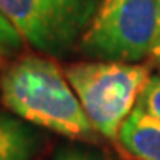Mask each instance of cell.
Segmentation results:
<instances>
[{"label":"cell","mask_w":160,"mask_h":160,"mask_svg":"<svg viewBox=\"0 0 160 160\" xmlns=\"http://www.w3.org/2000/svg\"><path fill=\"white\" fill-rule=\"evenodd\" d=\"M102 0H0V11L27 45L48 57L78 48Z\"/></svg>","instance_id":"277c9868"},{"label":"cell","mask_w":160,"mask_h":160,"mask_svg":"<svg viewBox=\"0 0 160 160\" xmlns=\"http://www.w3.org/2000/svg\"><path fill=\"white\" fill-rule=\"evenodd\" d=\"M158 23V0H102L80 41L86 57L141 62L151 57Z\"/></svg>","instance_id":"3957f363"},{"label":"cell","mask_w":160,"mask_h":160,"mask_svg":"<svg viewBox=\"0 0 160 160\" xmlns=\"http://www.w3.org/2000/svg\"><path fill=\"white\" fill-rule=\"evenodd\" d=\"M25 45L27 43L16 30V27L0 11V59L18 57Z\"/></svg>","instance_id":"52a82bcc"},{"label":"cell","mask_w":160,"mask_h":160,"mask_svg":"<svg viewBox=\"0 0 160 160\" xmlns=\"http://www.w3.org/2000/svg\"><path fill=\"white\" fill-rule=\"evenodd\" d=\"M0 100L9 112L32 126L71 141L89 142L98 132L77 92L48 55H20L0 75Z\"/></svg>","instance_id":"6da1fadb"},{"label":"cell","mask_w":160,"mask_h":160,"mask_svg":"<svg viewBox=\"0 0 160 160\" xmlns=\"http://www.w3.org/2000/svg\"><path fill=\"white\" fill-rule=\"evenodd\" d=\"M151 59L157 64H160V0H158V23H157V38H155V46L151 52Z\"/></svg>","instance_id":"30bf717a"},{"label":"cell","mask_w":160,"mask_h":160,"mask_svg":"<svg viewBox=\"0 0 160 160\" xmlns=\"http://www.w3.org/2000/svg\"><path fill=\"white\" fill-rule=\"evenodd\" d=\"M116 139L133 158L160 160V119L141 105L123 121Z\"/></svg>","instance_id":"5b68a950"},{"label":"cell","mask_w":160,"mask_h":160,"mask_svg":"<svg viewBox=\"0 0 160 160\" xmlns=\"http://www.w3.org/2000/svg\"><path fill=\"white\" fill-rule=\"evenodd\" d=\"M0 75H2V73H0Z\"/></svg>","instance_id":"8fae6325"},{"label":"cell","mask_w":160,"mask_h":160,"mask_svg":"<svg viewBox=\"0 0 160 160\" xmlns=\"http://www.w3.org/2000/svg\"><path fill=\"white\" fill-rule=\"evenodd\" d=\"M144 110H148L149 114L160 119V75H151L148 84L141 92L139 103Z\"/></svg>","instance_id":"9c48e42d"},{"label":"cell","mask_w":160,"mask_h":160,"mask_svg":"<svg viewBox=\"0 0 160 160\" xmlns=\"http://www.w3.org/2000/svg\"><path fill=\"white\" fill-rule=\"evenodd\" d=\"M39 146L36 126L14 114L0 112V160H32Z\"/></svg>","instance_id":"8992f818"},{"label":"cell","mask_w":160,"mask_h":160,"mask_svg":"<svg viewBox=\"0 0 160 160\" xmlns=\"http://www.w3.org/2000/svg\"><path fill=\"white\" fill-rule=\"evenodd\" d=\"M52 160H107L102 151L96 148H91L87 144H64L59 146L57 151L53 153Z\"/></svg>","instance_id":"ba28073f"},{"label":"cell","mask_w":160,"mask_h":160,"mask_svg":"<svg viewBox=\"0 0 160 160\" xmlns=\"http://www.w3.org/2000/svg\"><path fill=\"white\" fill-rule=\"evenodd\" d=\"M94 130L116 139L123 121L139 103L149 80V69L139 62L92 61L64 69Z\"/></svg>","instance_id":"7a4b0ae2"}]
</instances>
